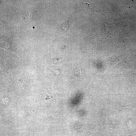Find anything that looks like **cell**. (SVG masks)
<instances>
[{"instance_id":"4","label":"cell","mask_w":136,"mask_h":136,"mask_svg":"<svg viewBox=\"0 0 136 136\" xmlns=\"http://www.w3.org/2000/svg\"><path fill=\"white\" fill-rule=\"evenodd\" d=\"M129 136H136V134H134L131 135H129Z\"/></svg>"},{"instance_id":"3","label":"cell","mask_w":136,"mask_h":136,"mask_svg":"<svg viewBox=\"0 0 136 136\" xmlns=\"http://www.w3.org/2000/svg\"><path fill=\"white\" fill-rule=\"evenodd\" d=\"M39 17V15L37 11H31L30 13L29 19L27 21L30 22L32 21H35L37 20Z\"/></svg>"},{"instance_id":"2","label":"cell","mask_w":136,"mask_h":136,"mask_svg":"<svg viewBox=\"0 0 136 136\" xmlns=\"http://www.w3.org/2000/svg\"><path fill=\"white\" fill-rule=\"evenodd\" d=\"M72 18L73 15L72 14L67 20L62 23L61 26V30L64 32L67 31L70 24L72 22L73 19Z\"/></svg>"},{"instance_id":"1","label":"cell","mask_w":136,"mask_h":136,"mask_svg":"<svg viewBox=\"0 0 136 136\" xmlns=\"http://www.w3.org/2000/svg\"><path fill=\"white\" fill-rule=\"evenodd\" d=\"M31 81V80L28 76L22 75L18 80L17 85L19 88H25L29 85Z\"/></svg>"}]
</instances>
